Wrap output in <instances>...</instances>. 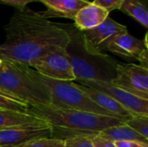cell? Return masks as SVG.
Returning <instances> with one entry per match:
<instances>
[{
	"label": "cell",
	"instance_id": "6da1fadb",
	"mask_svg": "<svg viewBox=\"0 0 148 147\" xmlns=\"http://www.w3.org/2000/svg\"><path fill=\"white\" fill-rule=\"evenodd\" d=\"M3 30L0 59L26 66L46 53L66 49L69 42L66 30L28 7L16 9Z\"/></svg>",
	"mask_w": 148,
	"mask_h": 147
},
{
	"label": "cell",
	"instance_id": "7a4b0ae2",
	"mask_svg": "<svg viewBox=\"0 0 148 147\" xmlns=\"http://www.w3.org/2000/svg\"><path fill=\"white\" fill-rule=\"evenodd\" d=\"M29 111L52 127V138L65 139L77 134H95L125 124L117 118L82 111L62 109L50 105L29 107Z\"/></svg>",
	"mask_w": 148,
	"mask_h": 147
},
{
	"label": "cell",
	"instance_id": "3957f363",
	"mask_svg": "<svg viewBox=\"0 0 148 147\" xmlns=\"http://www.w3.org/2000/svg\"><path fill=\"white\" fill-rule=\"evenodd\" d=\"M69 36L66 52L77 81L95 80L111 82L116 77L118 62L107 54H92L85 47L82 31L73 23H57Z\"/></svg>",
	"mask_w": 148,
	"mask_h": 147
},
{
	"label": "cell",
	"instance_id": "277c9868",
	"mask_svg": "<svg viewBox=\"0 0 148 147\" xmlns=\"http://www.w3.org/2000/svg\"><path fill=\"white\" fill-rule=\"evenodd\" d=\"M0 92L29 107L50 105L51 101L49 89L35 76L33 68L17 62L2 61Z\"/></svg>",
	"mask_w": 148,
	"mask_h": 147
},
{
	"label": "cell",
	"instance_id": "5b68a950",
	"mask_svg": "<svg viewBox=\"0 0 148 147\" xmlns=\"http://www.w3.org/2000/svg\"><path fill=\"white\" fill-rule=\"evenodd\" d=\"M33 73L35 76L49 89L51 97L50 106L62 109L76 110L113 117L108 112L90 100L76 87L75 82L51 79L38 74L34 69Z\"/></svg>",
	"mask_w": 148,
	"mask_h": 147
},
{
	"label": "cell",
	"instance_id": "8992f818",
	"mask_svg": "<svg viewBox=\"0 0 148 147\" xmlns=\"http://www.w3.org/2000/svg\"><path fill=\"white\" fill-rule=\"evenodd\" d=\"M29 67L34 68L38 74L51 79L68 81L75 80L70 60L64 48L57 49L36 58Z\"/></svg>",
	"mask_w": 148,
	"mask_h": 147
},
{
	"label": "cell",
	"instance_id": "52a82bcc",
	"mask_svg": "<svg viewBox=\"0 0 148 147\" xmlns=\"http://www.w3.org/2000/svg\"><path fill=\"white\" fill-rule=\"evenodd\" d=\"M111 83L135 96L148 100V69L140 65L118 63L116 77Z\"/></svg>",
	"mask_w": 148,
	"mask_h": 147
},
{
	"label": "cell",
	"instance_id": "ba28073f",
	"mask_svg": "<svg viewBox=\"0 0 148 147\" xmlns=\"http://www.w3.org/2000/svg\"><path fill=\"white\" fill-rule=\"evenodd\" d=\"M42 138H52V127L42 121L0 130V147H23Z\"/></svg>",
	"mask_w": 148,
	"mask_h": 147
},
{
	"label": "cell",
	"instance_id": "9c48e42d",
	"mask_svg": "<svg viewBox=\"0 0 148 147\" xmlns=\"http://www.w3.org/2000/svg\"><path fill=\"white\" fill-rule=\"evenodd\" d=\"M78 81L79 84L89 87L108 94L134 115L148 116V100L135 96L116 87L111 82L95 80H85Z\"/></svg>",
	"mask_w": 148,
	"mask_h": 147
},
{
	"label": "cell",
	"instance_id": "30bf717a",
	"mask_svg": "<svg viewBox=\"0 0 148 147\" xmlns=\"http://www.w3.org/2000/svg\"><path fill=\"white\" fill-rule=\"evenodd\" d=\"M127 32L128 30L125 25L108 16L102 23L82 31V34L87 50L92 54H101L114 37Z\"/></svg>",
	"mask_w": 148,
	"mask_h": 147
},
{
	"label": "cell",
	"instance_id": "8fae6325",
	"mask_svg": "<svg viewBox=\"0 0 148 147\" xmlns=\"http://www.w3.org/2000/svg\"><path fill=\"white\" fill-rule=\"evenodd\" d=\"M147 48L144 40L138 39L127 32L114 37L107 45L106 49L115 55L139 61L141 54Z\"/></svg>",
	"mask_w": 148,
	"mask_h": 147
},
{
	"label": "cell",
	"instance_id": "7c38bea8",
	"mask_svg": "<svg viewBox=\"0 0 148 147\" xmlns=\"http://www.w3.org/2000/svg\"><path fill=\"white\" fill-rule=\"evenodd\" d=\"M75 85L90 100H92L99 107L108 112L113 117L126 121L127 120L134 116V114H132L128 110H127L125 107H123L121 104H119L116 101H114L108 94L79 83H75Z\"/></svg>",
	"mask_w": 148,
	"mask_h": 147
},
{
	"label": "cell",
	"instance_id": "4fadbf2b",
	"mask_svg": "<svg viewBox=\"0 0 148 147\" xmlns=\"http://www.w3.org/2000/svg\"><path fill=\"white\" fill-rule=\"evenodd\" d=\"M47 7L46 11L39 12L45 18L63 17L74 20L76 13L89 4L88 0H39Z\"/></svg>",
	"mask_w": 148,
	"mask_h": 147
},
{
	"label": "cell",
	"instance_id": "5bb4252c",
	"mask_svg": "<svg viewBox=\"0 0 148 147\" xmlns=\"http://www.w3.org/2000/svg\"><path fill=\"white\" fill-rule=\"evenodd\" d=\"M109 16V12L92 2L81 9L74 18L75 26L82 31L91 29L102 23Z\"/></svg>",
	"mask_w": 148,
	"mask_h": 147
},
{
	"label": "cell",
	"instance_id": "9a60e30c",
	"mask_svg": "<svg viewBox=\"0 0 148 147\" xmlns=\"http://www.w3.org/2000/svg\"><path fill=\"white\" fill-rule=\"evenodd\" d=\"M40 122H42V120L38 119L29 111L22 113L13 110H0V130Z\"/></svg>",
	"mask_w": 148,
	"mask_h": 147
},
{
	"label": "cell",
	"instance_id": "2e32d148",
	"mask_svg": "<svg viewBox=\"0 0 148 147\" xmlns=\"http://www.w3.org/2000/svg\"><path fill=\"white\" fill-rule=\"evenodd\" d=\"M104 138L113 141H127V140H136L143 143L148 144V139L142 137L140 134L136 133L134 130L130 128L126 124L113 126L108 129H105L99 133Z\"/></svg>",
	"mask_w": 148,
	"mask_h": 147
},
{
	"label": "cell",
	"instance_id": "e0dca14e",
	"mask_svg": "<svg viewBox=\"0 0 148 147\" xmlns=\"http://www.w3.org/2000/svg\"><path fill=\"white\" fill-rule=\"evenodd\" d=\"M120 10L134 18L145 28L148 27L147 0H123Z\"/></svg>",
	"mask_w": 148,
	"mask_h": 147
},
{
	"label": "cell",
	"instance_id": "ac0fdd59",
	"mask_svg": "<svg viewBox=\"0 0 148 147\" xmlns=\"http://www.w3.org/2000/svg\"><path fill=\"white\" fill-rule=\"evenodd\" d=\"M29 106L0 92V110H13L16 112H29Z\"/></svg>",
	"mask_w": 148,
	"mask_h": 147
},
{
	"label": "cell",
	"instance_id": "d6986e66",
	"mask_svg": "<svg viewBox=\"0 0 148 147\" xmlns=\"http://www.w3.org/2000/svg\"><path fill=\"white\" fill-rule=\"evenodd\" d=\"M125 124L142 137L148 139V116L134 115L127 120Z\"/></svg>",
	"mask_w": 148,
	"mask_h": 147
},
{
	"label": "cell",
	"instance_id": "ffe728a7",
	"mask_svg": "<svg viewBox=\"0 0 148 147\" xmlns=\"http://www.w3.org/2000/svg\"><path fill=\"white\" fill-rule=\"evenodd\" d=\"M90 134H77L64 139V147H95L93 146Z\"/></svg>",
	"mask_w": 148,
	"mask_h": 147
},
{
	"label": "cell",
	"instance_id": "44dd1931",
	"mask_svg": "<svg viewBox=\"0 0 148 147\" xmlns=\"http://www.w3.org/2000/svg\"><path fill=\"white\" fill-rule=\"evenodd\" d=\"M23 147H64V140L55 138H42L34 140Z\"/></svg>",
	"mask_w": 148,
	"mask_h": 147
},
{
	"label": "cell",
	"instance_id": "7402d4cb",
	"mask_svg": "<svg viewBox=\"0 0 148 147\" xmlns=\"http://www.w3.org/2000/svg\"><path fill=\"white\" fill-rule=\"evenodd\" d=\"M122 1L123 0H94L92 3L110 12L114 10H120Z\"/></svg>",
	"mask_w": 148,
	"mask_h": 147
},
{
	"label": "cell",
	"instance_id": "603a6c76",
	"mask_svg": "<svg viewBox=\"0 0 148 147\" xmlns=\"http://www.w3.org/2000/svg\"><path fill=\"white\" fill-rule=\"evenodd\" d=\"M90 139L95 147H116L114 142L104 138L100 133L90 134Z\"/></svg>",
	"mask_w": 148,
	"mask_h": 147
},
{
	"label": "cell",
	"instance_id": "cb8c5ba5",
	"mask_svg": "<svg viewBox=\"0 0 148 147\" xmlns=\"http://www.w3.org/2000/svg\"><path fill=\"white\" fill-rule=\"evenodd\" d=\"M33 2H39V0H0V3L15 7L16 9H23L27 7V4Z\"/></svg>",
	"mask_w": 148,
	"mask_h": 147
},
{
	"label": "cell",
	"instance_id": "d4e9b609",
	"mask_svg": "<svg viewBox=\"0 0 148 147\" xmlns=\"http://www.w3.org/2000/svg\"><path fill=\"white\" fill-rule=\"evenodd\" d=\"M116 147H148V144L136 141V140H127V141H117L114 142Z\"/></svg>",
	"mask_w": 148,
	"mask_h": 147
},
{
	"label": "cell",
	"instance_id": "484cf974",
	"mask_svg": "<svg viewBox=\"0 0 148 147\" xmlns=\"http://www.w3.org/2000/svg\"><path fill=\"white\" fill-rule=\"evenodd\" d=\"M139 62H140V66H141L142 68L148 69V52L147 49H146L140 55Z\"/></svg>",
	"mask_w": 148,
	"mask_h": 147
},
{
	"label": "cell",
	"instance_id": "4316f807",
	"mask_svg": "<svg viewBox=\"0 0 148 147\" xmlns=\"http://www.w3.org/2000/svg\"><path fill=\"white\" fill-rule=\"evenodd\" d=\"M1 63H2V60L0 59V67H1Z\"/></svg>",
	"mask_w": 148,
	"mask_h": 147
}]
</instances>
